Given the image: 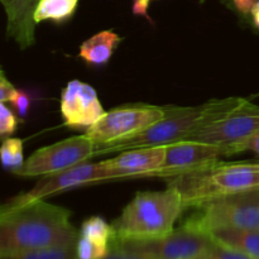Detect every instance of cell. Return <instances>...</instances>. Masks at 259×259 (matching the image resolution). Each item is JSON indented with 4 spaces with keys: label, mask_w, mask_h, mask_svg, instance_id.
Here are the masks:
<instances>
[{
    "label": "cell",
    "mask_w": 259,
    "mask_h": 259,
    "mask_svg": "<svg viewBox=\"0 0 259 259\" xmlns=\"http://www.w3.org/2000/svg\"><path fill=\"white\" fill-rule=\"evenodd\" d=\"M148 2H151V0H148Z\"/></svg>",
    "instance_id": "4dcf8cb0"
},
{
    "label": "cell",
    "mask_w": 259,
    "mask_h": 259,
    "mask_svg": "<svg viewBox=\"0 0 259 259\" xmlns=\"http://www.w3.org/2000/svg\"><path fill=\"white\" fill-rule=\"evenodd\" d=\"M185 209L179 190L168 186L163 191H142L124 207L113 222L114 240H152L166 237Z\"/></svg>",
    "instance_id": "3957f363"
},
{
    "label": "cell",
    "mask_w": 259,
    "mask_h": 259,
    "mask_svg": "<svg viewBox=\"0 0 259 259\" xmlns=\"http://www.w3.org/2000/svg\"><path fill=\"white\" fill-rule=\"evenodd\" d=\"M232 149L218 144L196 141H182L166 146V157L159 169L152 177L174 179L181 175L191 174L214 164L220 157L233 156Z\"/></svg>",
    "instance_id": "8fae6325"
},
{
    "label": "cell",
    "mask_w": 259,
    "mask_h": 259,
    "mask_svg": "<svg viewBox=\"0 0 259 259\" xmlns=\"http://www.w3.org/2000/svg\"><path fill=\"white\" fill-rule=\"evenodd\" d=\"M12 104L15 108V110H17V113L19 114L20 118H25L30 104V96L27 93H24V91H18L17 96L13 99Z\"/></svg>",
    "instance_id": "d4e9b609"
},
{
    "label": "cell",
    "mask_w": 259,
    "mask_h": 259,
    "mask_svg": "<svg viewBox=\"0 0 259 259\" xmlns=\"http://www.w3.org/2000/svg\"><path fill=\"white\" fill-rule=\"evenodd\" d=\"M164 106L139 105L116 108L104 114L95 124L88 128L86 137L98 144L120 141L146 131L164 118Z\"/></svg>",
    "instance_id": "52a82bcc"
},
{
    "label": "cell",
    "mask_w": 259,
    "mask_h": 259,
    "mask_svg": "<svg viewBox=\"0 0 259 259\" xmlns=\"http://www.w3.org/2000/svg\"><path fill=\"white\" fill-rule=\"evenodd\" d=\"M248 149L252 152H254L259 158V133L255 134V136L250 139L249 143H248Z\"/></svg>",
    "instance_id": "4316f807"
},
{
    "label": "cell",
    "mask_w": 259,
    "mask_h": 259,
    "mask_svg": "<svg viewBox=\"0 0 259 259\" xmlns=\"http://www.w3.org/2000/svg\"><path fill=\"white\" fill-rule=\"evenodd\" d=\"M185 224L212 234L224 229H259V190L212 200Z\"/></svg>",
    "instance_id": "5b68a950"
},
{
    "label": "cell",
    "mask_w": 259,
    "mask_h": 259,
    "mask_svg": "<svg viewBox=\"0 0 259 259\" xmlns=\"http://www.w3.org/2000/svg\"><path fill=\"white\" fill-rule=\"evenodd\" d=\"M120 40L121 38L113 30H101L80 46L78 56L89 65H105L114 55Z\"/></svg>",
    "instance_id": "5bb4252c"
},
{
    "label": "cell",
    "mask_w": 259,
    "mask_h": 259,
    "mask_svg": "<svg viewBox=\"0 0 259 259\" xmlns=\"http://www.w3.org/2000/svg\"><path fill=\"white\" fill-rule=\"evenodd\" d=\"M195 259H211V258H209L207 257V255H201V257H199V258H195Z\"/></svg>",
    "instance_id": "f1b7e54d"
},
{
    "label": "cell",
    "mask_w": 259,
    "mask_h": 259,
    "mask_svg": "<svg viewBox=\"0 0 259 259\" xmlns=\"http://www.w3.org/2000/svg\"><path fill=\"white\" fill-rule=\"evenodd\" d=\"M258 133L259 105L245 100L224 119L205 126L186 141L224 146L237 154L247 151L249 141Z\"/></svg>",
    "instance_id": "9c48e42d"
},
{
    "label": "cell",
    "mask_w": 259,
    "mask_h": 259,
    "mask_svg": "<svg viewBox=\"0 0 259 259\" xmlns=\"http://www.w3.org/2000/svg\"><path fill=\"white\" fill-rule=\"evenodd\" d=\"M0 259H76V245L25 250V252L0 255Z\"/></svg>",
    "instance_id": "e0dca14e"
},
{
    "label": "cell",
    "mask_w": 259,
    "mask_h": 259,
    "mask_svg": "<svg viewBox=\"0 0 259 259\" xmlns=\"http://www.w3.org/2000/svg\"><path fill=\"white\" fill-rule=\"evenodd\" d=\"M17 89L14 88L10 81H8L7 76H5L4 71L2 70L0 72V103H12L13 99L17 96L18 94Z\"/></svg>",
    "instance_id": "603a6c76"
},
{
    "label": "cell",
    "mask_w": 259,
    "mask_h": 259,
    "mask_svg": "<svg viewBox=\"0 0 259 259\" xmlns=\"http://www.w3.org/2000/svg\"><path fill=\"white\" fill-rule=\"evenodd\" d=\"M61 114L68 128H90L105 114L93 86L78 80L67 83L61 95Z\"/></svg>",
    "instance_id": "7c38bea8"
},
{
    "label": "cell",
    "mask_w": 259,
    "mask_h": 259,
    "mask_svg": "<svg viewBox=\"0 0 259 259\" xmlns=\"http://www.w3.org/2000/svg\"><path fill=\"white\" fill-rule=\"evenodd\" d=\"M166 146L146 147L120 152L111 159L103 161L113 180L152 177L163 164Z\"/></svg>",
    "instance_id": "4fadbf2b"
},
{
    "label": "cell",
    "mask_w": 259,
    "mask_h": 259,
    "mask_svg": "<svg viewBox=\"0 0 259 259\" xmlns=\"http://www.w3.org/2000/svg\"><path fill=\"white\" fill-rule=\"evenodd\" d=\"M250 15H252V19H253V24H254V27L259 29V0L257 4L253 7L252 12H250Z\"/></svg>",
    "instance_id": "83f0119b"
},
{
    "label": "cell",
    "mask_w": 259,
    "mask_h": 259,
    "mask_svg": "<svg viewBox=\"0 0 259 259\" xmlns=\"http://www.w3.org/2000/svg\"><path fill=\"white\" fill-rule=\"evenodd\" d=\"M80 235L111 244L114 240V229L111 224H108L103 218L93 217L81 225Z\"/></svg>",
    "instance_id": "d6986e66"
},
{
    "label": "cell",
    "mask_w": 259,
    "mask_h": 259,
    "mask_svg": "<svg viewBox=\"0 0 259 259\" xmlns=\"http://www.w3.org/2000/svg\"><path fill=\"white\" fill-rule=\"evenodd\" d=\"M78 0H38L34 9V23L52 20L61 23L72 17L77 8Z\"/></svg>",
    "instance_id": "2e32d148"
},
{
    "label": "cell",
    "mask_w": 259,
    "mask_h": 259,
    "mask_svg": "<svg viewBox=\"0 0 259 259\" xmlns=\"http://www.w3.org/2000/svg\"><path fill=\"white\" fill-rule=\"evenodd\" d=\"M70 210L45 200L0 210V255L76 245Z\"/></svg>",
    "instance_id": "6da1fadb"
},
{
    "label": "cell",
    "mask_w": 259,
    "mask_h": 259,
    "mask_svg": "<svg viewBox=\"0 0 259 259\" xmlns=\"http://www.w3.org/2000/svg\"><path fill=\"white\" fill-rule=\"evenodd\" d=\"M235 9L243 15L250 14L253 7L258 3V0H232Z\"/></svg>",
    "instance_id": "484cf974"
},
{
    "label": "cell",
    "mask_w": 259,
    "mask_h": 259,
    "mask_svg": "<svg viewBox=\"0 0 259 259\" xmlns=\"http://www.w3.org/2000/svg\"><path fill=\"white\" fill-rule=\"evenodd\" d=\"M95 144L86 134L63 139L37 149L20 168L13 172L20 177H37L65 171L94 158Z\"/></svg>",
    "instance_id": "ba28073f"
},
{
    "label": "cell",
    "mask_w": 259,
    "mask_h": 259,
    "mask_svg": "<svg viewBox=\"0 0 259 259\" xmlns=\"http://www.w3.org/2000/svg\"><path fill=\"white\" fill-rule=\"evenodd\" d=\"M111 250V244L78 235L76 243V259H104Z\"/></svg>",
    "instance_id": "ffe728a7"
},
{
    "label": "cell",
    "mask_w": 259,
    "mask_h": 259,
    "mask_svg": "<svg viewBox=\"0 0 259 259\" xmlns=\"http://www.w3.org/2000/svg\"><path fill=\"white\" fill-rule=\"evenodd\" d=\"M205 2V0H200V3H204Z\"/></svg>",
    "instance_id": "f546056e"
},
{
    "label": "cell",
    "mask_w": 259,
    "mask_h": 259,
    "mask_svg": "<svg viewBox=\"0 0 259 259\" xmlns=\"http://www.w3.org/2000/svg\"><path fill=\"white\" fill-rule=\"evenodd\" d=\"M18 125V120L13 111L5 105V103H0V134L2 137H10L15 132Z\"/></svg>",
    "instance_id": "7402d4cb"
},
{
    "label": "cell",
    "mask_w": 259,
    "mask_h": 259,
    "mask_svg": "<svg viewBox=\"0 0 259 259\" xmlns=\"http://www.w3.org/2000/svg\"><path fill=\"white\" fill-rule=\"evenodd\" d=\"M2 156V163L5 169L15 172L24 163V156H23V141L19 138H4L0 149Z\"/></svg>",
    "instance_id": "ac0fdd59"
},
{
    "label": "cell",
    "mask_w": 259,
    "mask_h": 259,
    "mask_svg": "<svg viewBox=\"0 0 259 259\" xmlns=\"http://www.w3.org/2000/svg\"><path fill=\"white\" fill-rule=\"evenodd\" d=\"M205 255L211 259H254L240 250L233 249L218 242L214 243V245L205 253Z\"/></svg>",
    "instance_id": "44dd1931"
},
{
    "label": "cell",
    "mask_w": 259,
    "mask_h": 259,
    "mask_svg": "<svg viewBox=\"0 0 259 259\" xmlns=\"http://www.w3.org/2000/svg\"><path fill=\"white\" fill-rule=\"evenodd\" d=\"M211 234L184 224L166 237L152 240L116 242L124 249L132 250L149 259H195L204 255L214 245Z\"/></svg>",
    "instance_id": "8992f818"
},
{
    "label": "cell",
    "mask_w": 259,
    "mask_h": 259,
    "mask_svg": "<svg viewBox=\"0 0 259 259\" xmlns=\"http://www.w3.org/2000/svg\"><path fill=\"white\" fill-rule=\"evenodd\" d=\"M247 99H211L197 106H164V118L146 131L105 144L95 146L94 157L110 153L146 148V147L169 146L189 139L192 134L205 126L214 124L239 108Z\"/></svg>",
    "instance_id": "7a4b0ae2"
},
{
    "label": "cell",
    "mask_w": 259,
    "mask_h": 259,
    "mask_svg": "<svg viewBox=\"0 0 259 259\" xmlns=\"http://www.w3.org/2000/svg\"><path fill=\"white\" fill-rule=\"evenodd\" d=\"M215 242L259 259V229H224L211 234Z\"/></svg>",
    "instance_id": "9a60e30c"
},
{
    "label": "cell",
    "mask_w": 259,
    "mask_h": 259,
    "mask_svg": "<svg viewBox=\"0 0 259 259\" xmlns=\"http://www.w3.org/2000/svg\"><path fill=\"white\" fill-rule=\"evenodd\" d=\"M104 259H149L144 255L138 254L136 252H132V250L124 249V248L118 247L115 244H111V250L108 254V257Z\"/></svg>",
    "instance_id": "cb8c5ba5"
},
{
    "label": "cell",
    "mask_w": 259,
    "mask_h": 259,
    "mask_svg": "<svg viewBox=\"0 0 259 259\" xmlns=\"http://www.w3.org/2000/svg\"><path fill=\"white\" fill-rule=\"evenodd\" d=\"M179 190L185 207H199L212 200L259 190V163L220 162L168 180Z\"/></svg>",
    "instance_id": "277c9868"
},
{
    "label": "cell",
    "mask_w": 259,
    "mask_h": 259,
    "mask_svg": "<svg viewBox=\"0 0 259 259\" xmlns=\"http://www.w3.org/2000/svg\"><path fill=\"white\" fill-rule=\"evenodd\" d=\"M109 180H113V177L103 161L96 162V163L85 162L65 171L40 176V180L30 191L13 197L2 207L9 209V207L19 206L30 201H35V200H45L51 195L58 194L66 190L76 189V187L93 184V182L109 181Z\"/></svg>",
    "instance_id": "30bf717a"
}]
</instances>
